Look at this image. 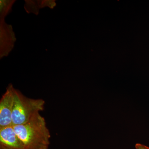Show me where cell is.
<instances>
[{
    "label": "cell",
    "instance_id": "1",
    "mask_svg": "<svg viewBox=\"0 0 149 149\" xmlns=\"http://www.w3.org/2000/svg\"><path fill=\"white\" fill-rule=\"evenodd\" d=\"M13 127L25 149H49L50 133L45 118L40 113L26 123Z\"/></svg>",
    "mask_w": 149,
    "mask_h": 149
},
{
    "label": "cell",
    "instance_id": "2",
    "mask_svg": "<svg viewBox=\"0 0 149 149\" xmlns=\"http://www.w3.org/2000/svg\"><path fill=\"white\" fill-rule=\"evenodd\" d=\"M13 94L12 115L13 126L26 123L40 111L44 110L45 102L43 99L27 97L15 88Z\"/></svg>",
    "mask_w": 149,
    "mask_h": 149
},
{
    "label": "cell",
    "instance_id": "3",
    "mask_svg": "<svg viewBox=\"0 0 149 149\" xmlns=\"http://www.w3.org/2000/svg\"><path fill=\"white\" fill-rule=\"evenodd\" d=\"M14 88L9 85L0 100V128L12 126V115L13 110Z\"/></svg>",
    "mask_w": 149,
    "mask_h": 149
},
{
    "label": "cell",
    "instance_id": "4",
    "mask_svg": "<svg viewBox=\"0 0 149 149\" xmlns=\"http://www.w3.org/2000/svg\"><path fill=\"white\" fill-rule=\"evenodd\" d=\"M16 41L12 25L0 19V58L7 56L14 47Z\"/></svg>",
    "mask_w": 149,
    "mask_h": 149
},
{
    "label": "cell",
    "instance_id": "5",
    "mask_svg": "<svg viewBox=\"0 0 149 149\" xmlns=\"http://www.w3.org/2000/svg\"><path fill=\"white\" fill-rule=\"evenodd\" d=\"M0 149H25L13 125L0 128Z\"/></svg>",
    "mask_w": 149,
    "mask_h": 149
},
{
    "label": "cell",
    "instance_id": "6",
    "mask_svg": "<svg viewBox=\"0 0 149 149\" xmlns=\"http://www.w3.org/2000/svg\"><path fill=\"white\" fill-rule=\"evenodd\" d=\"M55 1H25L24 9L27 13L39 14L40 9L49 7L53 9L56 6Z\"/></svg>",
    "mask_w": 149,
    "mask_h": 149
},
{
    "label": "cell",
    "instance_id": "7",
    "mask_svg": "<svg viewBox=\"0 0 149 149\" xmlns=\"http://www.w3.org/2000/svg\"><path fill=\"white\" fill-rule=\"evenodd\" d=\"M16 2L15 0L0 1V19H5L12 11V7Z\"/></svg>",
    "mask_w": 149,
    "mask_h": 149
},
{
    "label": "cell",
    "instance_id": "8",
    "mask_svg": "<svg viewBox=\"0 0 149 149\" xmlns=\"http://www.w3.org/2000/svg\"><path fill=\"white\" fill-rule=\"evenodd\" d=\"M136 149H149L148 147L140 143H136L135 145Z\"/></svg>",
    "mask_w": 149,
    "mask_h": 149
}]
</instances>
